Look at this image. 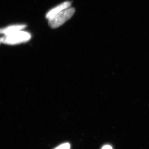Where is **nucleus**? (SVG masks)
Masks as SVG:
<instances>
[{
    "mask_svg": "<svg viewBox=\"0 0 149 149\" xmlns=\"http://www.w3.org/2000/svg\"><path fill=\"white\" fill-rule=\"evenodd\" d=\"M31 39V34L30 33L22 31L4 35L3 37L1 38V42L9 45H14L27 42Z\"/></svg>",
    "mask_w": 149,
    "mask_h": 149,
    "instance_id": "obj_1",
    "label": "nucleus"
},
{
    "mask_svg": "<svg viewBox=\"0 0 149 149\" xmlns=\"http://www.w3.org/2000/svg\"><path fill=\"white\" fill-rule=\"evenodd\" d=\"M75 9L69 7L48 19V25L51 28L60 27L70 19L74 14Z\"/></svg>",
    "mask_w": 149,
    "mask_h": 149,
    "instance_id": "obj_2",
    "label": "nucleus"
},
{
    "mask_svg": "<svg viewBox=\"0 0 149 149\" xmlns=\"http://www.w3.org/2000/svg\"><path fill=\"white\" fill-rule=\"evenodd\" d=\"M70 6H71V3L70 1H65V2L62 3L61 4H59L56 7H55V8L50 10L48 12L46 15V18H47L48 19L51 17H53L54 16H55V15L57 14L64 9L70 7Z\"/></svg>",
    "mask_w": 149,
    "mask_h": 149,
    "instance_id": "obj_3",
    "label": "nucleus"
},
{
    "mask_svg": "<svg viewBox=\"0 0 149 149\" xmlns=\"http://www.w3.org/2000/svg\"><path fill=\"white\" fill-rule=\"evenodd\" d=\"M26 27L27 25L24 24L9 26L8 27L0 29V34H3L4 35H8L9 34L13 33L17 31H21L25 28Z\"/></svg>",
    "mask_w": 149,
    "mask_h": 149,
    "instance_id": "obj_4",
    "label": "nucleus"
},
{
    "mask_svg": "<svg viewBox=\"0 0 149 149\" xmlns=\"http://www.w3.org/2000/svg\"><path fill=\"white\" fill-rule=\"evenodd\" d=\"M70 144L69 143H63L54 149H70Z\"/></svg>",
    "mask_w": 149,
    "mask_h": 149,
    "instance_id": "obj_5",
    "label": "nucleus"
},
{
    "mask_svg": "<svg viewBox=\"0 0 149 149\" xmlns=\"http://www.w3.org/2000/svg\"><path fill=\"white\" fill-rule=\"evenodd\" d=\"M102 149H113L111 148V146H110V145H105L104 147H103Z\"/></svg>",
    "mask_w": 149,
    "mask_h": 149,
    "instance_id": "obj_6",
    "label": "nucleus"
},
{
    "mask_svg": "<svg viewBox=\"0 0 149 149\" xmlns=\"http://www.w3.org/2000/svg\"><path fill=\"white\" fill-rule=\"evenodd\" d=\"M0 42H1V38H0Z\"/></svg>",
    "mask_w": 149,
    "mask_h": 149,
    "instance_id": "obj_7",
    "label": "nucleus"
}]
</instances>
